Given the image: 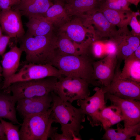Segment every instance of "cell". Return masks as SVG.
<instances>
[{
  "mask_svg": "<svg viewBox=\"0 0 140 140\" xmlns=\"http://www.w3.org/2000/svg\"><path fill=\"white\" fill-rule=\"evenodd\" d=\"M20 0H0V9H8L18 3Z\"/></svg>",
  "mask_w": 140,
  "mask_h": 140,
  "instance_id": "obj_34",
  "label": "cell"
},
{
  "mask_svg": "<svg viewBox=\"0 0 140 140\" xmlns=\"http://www.w3.org/2000/svg\"><path fill=\"white\" fill-rule=\"evenodd\" d=\"M20 38L19 47L25 52L28 63L51 65L56 53L57 37L52 33L33 36L27 33Z\"/></svg>",
  "mask_w": 140,
  "mask_h": 140,
  "instance_id": "obj_3",
  "label": "cell"
},
{
  "mask_svg": "<svg viewBox=\"0 0 140 140\" xmlns=\"http://www.w3.org/2000/svg\"><path fill=\"white\" fill-rule=\"evenodd\" d=\"M28 18V21L26 24L28 34L35 36L52 33L53 25L43 16L37 15Z\"/></svg>",
  "mask_w": 140,
  "mask_h": 140,
  "instance_id": "obj_23",
  "label": "cell"
},
{
  "mask_svg": "<svg viewBox=\"0 0 140 140\" xmlns=\"http://www.w3.org/2000/svg\"><path fill=\"white\" fill-rule=\"evenodd\" d=\"M105 99L119 107L123 117L124 127L140 123V100L121 98L107 93L105 94Z\"/></svg>",
  "mask_w": 140,
  "mask_h": 140,
  "instance_id": "obj_10",
  "label": "cell"
},
{
  "mask_svg": "<svg viewBox=\"0 0 140 140\" xmlns=\"http://www.w3.org/2000/svg\"><path fill=\"white\" fill-rule=\"evenodd\" d=\"M66 0V1L68 3L71 1L73 0Z\"/></svg>",
  "mask_w": 140,
  "mask_h": 140,
  "instance_id": "obj_42",
  "label": "cell"
},
{
  "mask_svg": "<svg viewBox=\"0 0 140 140\" xmlns=\"http://www.w3.org/2000/svg\"><path fill=\"white\" fill-rule=\"evenodd\" d=\"M11 38L7 35H2L0 37V56H3Z\"/></svg>",
  "mask_w": 140,
  "mask_h": 140,
  "instance_id": "obj_33",
  "label": "cell"
},
{
  "mask_svg": "<svg viewBox=\"0 0 140 140\" xmlns=\"http://www.w3.org/2000/svg\"><path fill=\"white\" fill-rule=\"evenodd\" d=\"M20 124V140H47L54 120L51 107L44 112L25 116Z\"/></svg>",
  "mask_w": 140,
  "mask_h": 140,
  "instance_id": "obj_4",
  "label": "cell"
},
{
  "mask_svg": "<svg viewBox=\"0 0 140 140\" xmlns=\"http://www.w3.org/2000/svg\"><path fill=\"white\" fill-rule=\"evenodd\" d=\"M139 15H140V13L139 12H132L129 25L132 29V31H131L132 34L134 36H140V22L137 19V17Z\"/></svg>",
  "mask_w": 140,
  "mask_h": 140,
  "instance_id": "obj_31",
  "label": "cell"
},
{
  "mask_svg": "<svg viewBox=\"0 0 140 140\" xmlns=\"http://www.w3.org/2000/svg\"><path fill=\"white\" fill-rule=\"evenodd\" d=\"M91 43L77 44L62 33L58 37H57L56 45L57 50L59 52L64 54L77 55L88 53Z\"/></svg>",
  "mask_w": 140,
  "mask_h": 140,
  "instance_id": "obj_21",
  "label": "cell"
},
{
  "mask_svg": "<svg viewBox=\"0 0 140 140\" xmlns=\"http://www.w3.org/2000/svg\"><path fill=\"white\" fill-rule=\"evenodd\" d=\"M111 24L119 28L127 27L132 16L131 11L118 10L105 7L102 4L99 10Z\"/></svg>",
  "mask_w": 140,
  "mask_h": 140,
  "instance_id": "obj_24",
  "label": "cell"
},
{
  "mask_svg": "<svg viewBox=\"0 0 140 140\" xmlns=\"http://www.w3.org/2000/svg\"><path fill=\"white\" fill-rule=\"evenodd\" d=\"M116 129L110 128L105 130L102 139L105 140H130L131 138L136 137L140 132V123L127 127L118 123Z\"/></svg>",
  "mask_w": 140,
  "mask_h": 140,
  "instance_id": "obj_20",
  "label": "cell"
},
{
  "mask_svg": "<svg viewBox=\"0 0 140 140\" xmlns=\"http://www.w3.org/2000/svg\"></svg>",
  "mask_w": 140,
  "mask_h": 140,
  "instance_id": "obj_45",
  "label": "cell"
},
{
  "mask_svg": "<svg viewBox=\"0 0 140 140\" xmlns=\"http://www.w3.org/2000/svg\"><path fill=\"white\" fill-rule=\"evenodd\" d=\"M2 66L0 64V76L2 74Z\"/></svg>",
  "mask_w": 140,
  "mask_h": 140,
  "instance_id": "obj_39",
  "label": "cell"
},
{
  "mask_svg": "<svg viewBox=\"0 0 140 140\" xmlns=\"http://www.w3.org/2000/svg\"><path fill=\"white\" fill-rule=\"evenodd\" d=\"M10 93H0V118L10 120L15 124L20 125L17 119L15 104L17 101Z\"/></svg>",
  "mask_w": 140,
  "mask_h": 140,
  "instance_id": "obj_22",
  "label": "cell"
},
{
  "mask_svg": "<svg viewBox=\"0 0 140 140\" xmlns=\"http://www.w3.org/2000/svg\"><path fill=\"white\" fill-rule=\"evenodd\" d=\"M62 76L59 71L51 64L28 63L24 65L17 73L4 80L1 89L6 90L11 84L17 82L52 76L59 79Z\"/></svg>",
  "mask_w": 140,
  "mask_h": 140,
  "instance_id": "obj_6",
  "label": "cell"
},
{
  "mask_svg": "<svg viewBox=\"0 0 140 140\" xmlns=\"http://www.w3.org/2000/svg\"><path fill=\"white\" fill-rule=\"evenodd\" d=\"M92 96L77 100V105L87 116L89 124L92 127L102 126L99 120L100 112L106 107L105 99L106 93L101 87H96Z\"/></svg>",
  "mask_w": 140,
  "mask_h": 140,
  "instance_id": "obj_8",
  "label": "cell"
},
{
  "mask_svg": "<svg viewBox=\"0 0 140 140\" xmlns=\"http://www.w3.org/2000/svg\"><path fill=\"white\" fill-rule=\"evenodd\" d=\"M55 1V3H57V2H61L62 3L61 1H62V0H54Z\"/></svg>",
  "mask_w": 140,
  "mask_h": 140,
  "instance_id": "obj_41",
  "label": "cell"
},
{
  "mask_svg": "<svg viewBox=\"0 0 140 140\" xmlns=\"http://www.w3.org/2000/svg\"><path fill=\"white\" fill-rule=\"evenodd\" d=\"M2 30L1 27H0V37L2 35Z\"/></svg>",
  "mask_w": 140,
  "mask_h": 140,
  "instance_id": "obj_40",
  "label": "cell"
},
{
  "mask_svg": "<svg viewBox=\"0 0 140 140\" xmlns=\"http://www.w3.org/2000/svg\"><path fill=\"white\" fill-rule=\"evenodd\" d=\"M53 4L52 0H20L12 8L18 10L22 16L29 18L37 15L44 16Z\"/></svg>",
  "mask_w": 140,
  "mask_h": 140,
  "instance_id": "obj_17",
  "label": "cell"
},
{
  "mask_svg": "<svg viewBox=\"0 0 140 140\" xmlns=\"http://www.w3.org/2000/svg\"><path fill=\"white\" fill-rule=\"evenodd\" d=\"M2 85L1 86V85L0 84V90H1V88H2Z\"/></svg>",
  "mask_w": 140,
  "mask_h": 140,
  "instance_id": "obj_43",
  "label": "cell"
},
{
  "mask_svg": "<svg viewBox=\"0 0 140 140\" xmlns=\"http://www.w3.org/2000/svg\"><path fill=\"white\" fill-rule=\"evenodd\" d=\"M114 40L117 44L116 57L120 62L131 55L140 45V36L133 35L127 27L119 29Z\"/></svg>",
  "mask_w": 140,
  "mask_h": 140,
  "instance_id": "obj_14",
  "label": "cell"
},
{
  "mask_svg": "<svg viewBox=\"0 0 140 140\" xmlns=\"http://www.w3.org/2000/svg\"><path fill=\"white\" fill-rule=\"evenodd\" d=\"M52 101L51 93L41 96L24 98L17 101L16 109L23 117L41 113L49 110Z\"/></svg>",
  "mask_w": 140,
  "mask_h": 140,
  "instance_id": "obj_13",
  "label": "cell"
},
{
  "mask_svg": "<svg viewBox=\"0 0 140 140\" xmlns=\"http://www.w3.org/2000/svg\"><path fill=\"white\" fill-rule=\"evenodd\" d=\"M68 16L62 3L57 2L49 7L44 16L53 25L61 26L68 21Z\"/></svg>",
  "mask_w": 140,
  "mask_h": 140,
  "instance_id": "obj_27",
  "label": "cell"
},
{
  "mask_svg": "<svg viewBox=\"0 0 140 140\" xmlns=\"http://www.w3.org/2000/svg\"><path fill=\"white\" fill-rule=\"evenodd\" d=\"M95 0L99 1V2L101 3H103L106 1V0Z\"/></svg>",
  "mask_w": 140,
  "mask_h": 140,
  "instance_id": "obj_38",
  "label": "cell"
},
{
  "mask_svg": "<svg viewBox=\"0 0 140 140\" xmlns=\"http://www.w3.org/2000/svg\"><path fill=\"white\" fill-rule=\"evenodd\" d=\"M90 51L88 53L94 59H102L106 56L103 42L100 40L94 41L91 43Z\"/></svg>",
  "mask_w": 140,
  "mask_h": 140,
  "instance_id": "obj_29",
  "label": "cell"
},
{
  "mask_svg": "<svg viewBox=\"0 0 140 140\" xmlns=\"http://www.w3.org/2000/svg\"><path fill=\"white\" fill-rule=\"evenodd\" d=\"M116 56L107 55L93 62V78L101 87L108 86L115 75L117 64Z\"/></svg>",
  "mask_w": 140,
  "mask_h": 140,
  "instance_id": "obj_11",
  "label": "cell"
},
{
  "mask_svg": "<svg viewBox=\"0 0 140 140\" xmlns=\"http://www.w3.org/2000/svg\"><path fill=\"white\" fill-rule=\"evenodd\" d=\"M19 11L12 8L1 10L0 24L2 31L11 38H20L25 34Z\"/></svg>",
  "mask_w": 140,
  "mask_h": 140,
  "instance_id": "obj_12",
  "label": "cell"
},
{
  "mask_svg": "<svg viewBox=\"0 0 140 140\" xmlns=\"http://www.w3.org/2000/svg\"><path fill=\"white\" fill-rule=\"evenodd\" d=\"M0 137L1 140H6L5 135L0 121Z\"/></svg>",
  "mask_w": 140,
  "mask_h": 140,
  "instance_id": "obj_36",
  "label": "cell"
},
{
  "mask_svg": "<svg viewBox=\"0 0 140 140\" xmlns=\"http://www.w3.org/2000/svg\"><path fill=\"white\" fill-rule=\"evenodd\" d=\"M102 3L95 0H73L64 8L68 15L81 17L85 18L99 11Z\"/></svg>",
  "mask_w": 140,
  "mask_h": 140,
  "instance_id": "obj_18",
  "label": "cell"
},
{
  "mask_svg": "<svg viewBox=\"0 0 140 140\" xmlns=\"http://www.w3.org/2000/svg\"><path fill=\"white\" fill-rule=\"evenodd\" d=\"M105 51L106 55H115L116 56L117 45L114 40L109 39L103 42Z\"/></svg>",
  "mask_w": 140,
  "mask_h": 140,
  "instance_id": "obj_32",
  "label": "cell"
},
{
  "mask_svg": "<svg viewBox=\"0 0 140 140\" xmlns=\"http://www.w3.org/2000/svg\"><path fill=\"white\" fill-rule=\"evenodd\" d=\"M52 101L51 107L54 122L61 125L62 133L72 140H81L80 131L84 127L85 115L80 108L63 100L53 92H51Z\"/></svg>",
  "mask_w": 140,
  "mask_h": 140,
  "instance_id": "obj_1",
  "label": "cell"
},
{
  "mask_svg": "<svg viewBox=\"0 0 140 140\" xmlns=\"http://www.w3.org/2000/svg\"><path fill=\"white\" fill-rule=\"evenodd\" d=\"M102 5L113 10L124 11L127 9L128 3L126 0H106Z\"/></svg>",
  "mask_w": 140,
  "mask_h": 140,
  "instance_id": "obj_30",
  "label": "cell"
},
{
  "mask_svg": "<svg viewBox=\"0 0 140 140\" xmlns=\"http://www.w3.org/2000/svg\"><path fill=\"white\" fill-rule=\"evenodd\" d=\"M23 52L20 47L15 46L3 55L1 61L2 74L4 80L16 73L19 66Z\"/></svg>",
  "mask_w": 140,
  "mask_h": 140,
  "instance_id": "obj_19",
  "label": "cell"
},
{
  "mask_svg": "<svg viewBox=\"0 0 140 140\" xmlns=\"http://www.w3.org/2000/svg\"><path fill=\"white\" fill-rule=\"evenodd\" d=\"M120 64H117L114 75L110 83L107 86L101 87L106 93L119 97L140 100V83L120 78Z\"/></svg>",
  "mask_w": 140,
  "mask_h": 140,
  "instance_id": "obj_9",
  "label": "cell"
},
{
  "mask_svg": "<svg viewBox=\"0 0 140 140\" xmlns=\"http://www.w3.org/2000/svg\"><path fill=\"white\" fill-rule=\"evenodd\" d=\"M94 61L88 53L79 55L64 54L57 51L51 65L62 75L80 78L96 87H100L93 78V64Z\"/></svg>",
  "mask_w": 140,
  "mask_h": 140,
  "instance_id": "obj_2",
  "label": "cell"
},
{
  "mask_svg": "<svg viewBox=\"0 0 140 140\" xmlns=\"http://www.w3.org/2000/svg\"><path fill=\"white\" fill-rule=\"evenodd\" d=\"M84 22L87 25L93 24L97 30L95 33V40H100L102 38H109L113 39L118 34L115 26L110 23L103 14L97 11L85 19Z\"/></svg>",
  "mask_w": 140,
  "mask_h": 140,
  "instance_id": "obj_16",
  "label": "cell"
},
{
  "mask_svg": "<svg viewBox=\"0 0 140 140\" xmlns=\"http://www.w3.org/2000/svg\"><path fill=\"white\" fill-rule=\"evenodd\" d=\"M129 57L134 59L140 60V45L132 54Z\"/></svg>",
  "mask_w": 140,
  "mask_h": 140,
  "instance_id": "obj_35",
  "label": "cell"
},
{
  "mask_svg": "<svg viewBox=\"0 0 140 140\" xmlns=\"http://www.w3.org/2000/svg\"><path fill=\"white\" fill-rule=\"evenodd\" d=\"M124 61L122 70L119 71V77L140 83V60L129 57Z\"/></svg>",
  "mask_w": 140,
  "mask_h": 140,
  "instance_id": "obj_26",
  "label": "cell"
},
{
  "mask_svg": "<svg viewBox=\"0 0 140 140\" xmlns=\"http://www.w3.org/2000/svg\"><path fill=\"white\" fill-rule=\"evenodd\" d=\"M99 121L106 130L112 125L123 120L120 108L118 106L111 104L106 107L100 112Z\"/></svg>",
  "mask_w": 140,
  "mask_h": 140,
  "instance_id": "obj_25",
  "label": "cell"
},
{
  "mask_svg": "<svg viewBox=\"0 0 140 140\" xmlns=\"http://www.w3.org/2000/svg\"><path fill=\"white\" fill-rule=\"evenodd\" d=\"M89 84L80 78L62 77L58 79L54 92L63 100L72 103L74 101L89 96Z\"/></svg>",
  "mask_w": 140,
  "mask_h": 140,
  "instance_id": "obj_7",
  "label": "cell"
},
{
  "mask_svg": "<svg viewBox=\"0 0 140 140\" xmlns=\"http://www.w3.org/2000/svg\"><path fill=\"white\" fill-rule=\"evenodd\" d=\"M130 3L133 4L136 7L138 6L140 2V0H126Z\"/></svg>",
  "mask_w": 140,
  "mask_h": 140,
  "instance_id": "obj_37",
  "label": "cell"
},
{
  "mask_svg": "<svg viewBox=\"0 0 140 140\" xmlns=\"http://www.w3.org/2000/svg\"><path fill=\"white\" fill-rule=\"evenodd\" d=\"M6 140H20L19 125H14L12 122L5 121L0 118Z\"/></svg>",
  "mask_w": 140,
  "mask_h": 140,
  "instance_id": "obj_28",
  "label": "cell"
},
{
  "mask_svg": "<svg viewBox=\"0 0 140 140\" xmlns=\"http://www.w3.org/2000/svg\"><path fill=\"white\" fill-rule=\"evenodd\" d=\"M58 78L49 77L13 83L6 90L12 93L17 101L22 99L43 96L54 92Z\"/></svg>",
  "mask_w": 140,
  "mask_h": 140,
  "instance_id": "obj_5",
  "label": "cell"
},
{
  "mask_svg": "<svg viewBox=\"0 0 140 140\" xmlns=\"http://www.w3.org/2000/svg\"><path fill=\"white\" fill-rule=\"evenodd\" d=\"M1 140V138H0V140Z\"/></svg>",
  "mask_w": 140,
  "mask_h": 140,
  "instance_id": "obj_44",
  "label": "cell"
},
{
  "mask_svg": "<svg viewBox=\"0 0 140 140\" xmlns=\"http://www.w3.org/2000/svg\"><path fill=\"white\" fill-rule=\"evenodd\" d=\"M87 26L81 19H74L67 22L61 26L62 33L73 41L79 44L92 43L94 41L92 38H87L88 33L95 37V32Z\"/></svg>",
  "mask_w": 140,
  "mask_h": 140,
  "instance_id": "obj_15",
  "label": "cell"
}]
</instances>
